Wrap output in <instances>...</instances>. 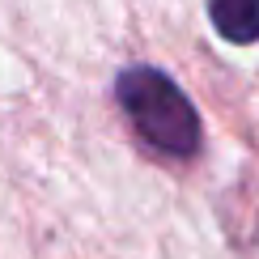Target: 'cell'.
I'll use <instances>...</instances> for the list:
<instances>
[{
	"mask_svg": "<svg viewBox=\"0 0 259 259\" xmlns=\"http://www.w3.org/2000/svg\"><path fill=\"white\" fill-rule=\"evenodd\" d=\"M115 98L136 123V132L170 157H191L200 149V115L166 72L132 64L115 81Z\"/></svg>",
	"mask_w": 259,
	"mask_h": 259,
	"instance_id": "cell-1",
	"label": "cell"
},
{
	"mask_svg": "<svg viewBox=\"0 0 259 259\" xmlns=\"http://www.w3.org/2000/svg\"><path fill=\"white\" fill-rule=\"evenodd\" d=\"M208 17L225 42L259 38V0H208Z\"/></svg>",
	"mask_w": 259,
	"mask_h": 259,
	"instance_id": "cell-2",
	"label": "cell"
}]
</instances>
